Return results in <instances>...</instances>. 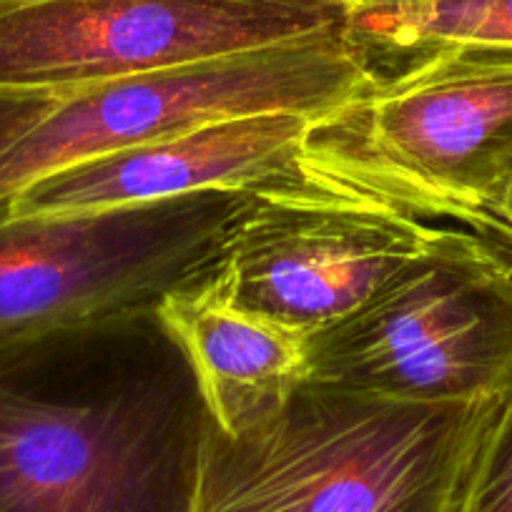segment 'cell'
I'll list each match as a JSON object with an SVG mask.
<instances>
[{
	"instance_id": "cell-7",
	"label": "cell",
	"mask_w": 512,
	"mask_h": 512,
	"mask_svg": "<svg viewBox=\"0 0 512 512\" xmlns=\"http://www.w3.org/2000/svg\"><path fill=\"white\" fill-rule=\"evenodd\" d=\"M244 191L81 214L0 211V347L156 309L214 262Z\"/></svg>"
},
{
	"instance_id": "cell-11",
	"label": "cell",
	"mask_w": 512,
	"mask_h": 512,
	"mask_svg": "<svg viewBox=\"0 0 512 512\" xmlns=\"http://www.w3.org/2000/svg\"><path fill=\"white\" fill-rule=\"evenodd\" d=\"M344 36L377 78L435 48H512V0H349Z\"/></svg>"
},
{
	"instance_id": "cell-9",
	"label": "cell",
	"mask_w": 512,
	"mask_h": 512,
	"mask_svg": "<svg viewBox=\"0 0 512 512\" xmlns=\"http://www.w3.org/2000/svg\"><path fill=\"white\" fill-rule=\"evenodd\" d=\"M312 118L304 113L229 118L154 144L78 161L28 184L0 211L81 214L209 189H251L297 164Z\"/></svg>"
},
{
	"instance_id": "cell-14",
	"label": "cell",
	"mask_w": 512,
	"mask_h": 512,
	"mask_svg": "<svg viewBox=\"0 0 512 512\" xmlns=\"http://www.w3.org/2000/svg\"><path fill=\"white\" fill-rule=\"evenodd\" d=\"M495 216H497V226H500L502 241L512 249V184L507 186V191L502 194Z\"/></svg>"
},
{
	"instance_id": "cell-1",
	"label": "cell",
	"mask_w": 512,
	"mask_h": 512,
	"mask_svg": "<svg viewBox=\"0 0 512 512\" xmlns=\"http://www.w3.org/2000/svg\"><path fill=\"white\" fill-rule=\"evenodd\" d=\"M209 420L156 309L0 347V512H194Z\"/></svg>"
},
{
	"instance_id": "cell-5",
	"label": "cell",
	"mask_w": 512,
	"mask_h": 512,
	"mask_svg": "<svg viewBox=\"0 0 512 512\" xmlns=\"http://www.w3.org/2000/svg\"><path fill=\"white\" fill-rule=\"evenodd\" d=\"M372 73L344 31L251 48L63 93L0 154V206L48 174L154 144L229 118L319 116L369 86Z\"/></svg>"
},
{
	"instance_id": "cell-6",
	"label": "cell",
	"mask_w": 512,
	"mask_h": 512,
	"mask_svg": "<svg viewBox=\"0 0 512 512\" xmlns=\"http://www.w3.org/2000/svg\"><path fill=\"white\" fill-rule=\"evenodd\" d=\"M460 226L294 164L246 189L206 277L239 307L314 334Z\"/></svg>"
},
{
	"instance_id": "cell-12",
	"label": "cell",
	"mask_w": 512,
	"mask_h": 512,
	"mask_svg": "<svg viewBox=\"0 0 512 512\" xmlns=\"http://www.w3.org/2000/svg\"><path fill=\"white\" fill-rule=\"evenodd\" d=\"M452 512H512V384L477 435Z\"/></svg>"
},
{
	"instance_id": "cell-10",
	"label": "cell",
	"mask_w": 512,
	"mask_h": 512,
	"mask_svg": "<svg viewBox=\"0 0 512 512\" xmlns=\"http://www.w3.org/2000/svg\"><path fill=\"white\" fill-rule=\"evenodd\" d=\"M156 314L226 435L272 420L307 382L309 334L234 304L206 272L166 292Z\"/></svg>"
},
{
	"instance_id": "cell-13",
	"label": "cell",
	"mask_w": 512,
	"mask_h": 512,
	"mask_svg": "<svg viewBox=\"0 0 512 512\" xmlns=\"http://www.w3.org/2000/svg\"><path fill=\"white\" fill-rule=\"evenodd\" d=\"M61 96L51 91H0V154L36 126Z\"/></svg>"
},
{
	"instance_id": "cell-8",
	"label": "cell",
	"mask_w": 512,
	"mask_h": 512,
	"mask_svg": "<svg viewBox=\"0 0 512 512\" xmlns=\"http://www.w3.org/2000/svg\"><path fill=\"white\" fill-rule=\"evenodd\" d=\"M349 0H0V91L118 78L344 31Z\"/></svg>"
},
{
	"instance_id": "cell-2",
	"label": "cell",
	"mask_w": 512,
	"mask_h": 512,
	"mask_svg": "<svg viewBox=\"0 0 512 512\" xmlns=\"http://www.w3.org/2000/svg\"><path fill=\"white\" fill-rule=\"evenodd\" d=\"M495 400L407 402L304 382L264 425L226 435L209 420L194 512H452Z\"/></svg>"
},
{
	"instance_id": "cell-3",
	"label": "cell",
	"mask_w": 512,
	"mask_h": 512,
	"mask_svg": "<svg viewBox=\"0 0 512 512\" xmlns=\"http://www.w3.org/2000/svg\"><path fill=\"white\" fill-rule=\"evenodd\" d=\"M297 164L502 241L495 211L512 184V48H435L372 78L312 118Z\"/></svg>"
},
{
	"instance_id": "cell-4",
	"label": "cell",
	"mask_w": 512,
	"mask_h": 512,
	"mask_svg": "<svg viewBox=\"0 0 512 512\" xmlns=\"http://www.w3.org/2000/svg\"><path fill=\"white\" fill-rule=\"evenodd\" d=\"M307 382L407 402H487L512 384V249L447 231L339 322L309 334Z\"/></svg>"
}]
</instances>
